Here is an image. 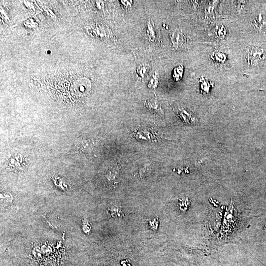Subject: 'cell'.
I'll list each match as a JSON object with an SVG mask.
<instances>
[{
	"label": "cell",
	"mask_w": 266,
	"mask_h": 266,
	"mask_svg": "<svg viewBox=\"0 0 266 266\" xmlns=\"http://www.w3.org/2000/svg\"><path fill=\"white\" fill-rule=\"evenodd\" d=\"M262 49L255 46L250 47L247 53V60L250 65H257L261 60L263 54Z\"/></svg>",
	"instance_id": "cell-1"
},
{
	"label": "cell",
	"mask_w": 266,
	"mask_h": 266,
	"mask_svg": "<svg viewBox=\"0 0 266 266\" xmlns=\"http://www.w3.org/2000/svg\"><path fill=\"white\" fill-rule=\"evenodd\" d=\"M170 38L173 46L176 48L180 47L185 42V36L179 30L172 32L170 33Z\"/></svg>",
	"instance_id": "cell-2"
},
{
	"label": "cell",
	"mask_w": 266,
	"mask_h": 266,
	"mask_svg": "<svg viewBox=\"0 0 266 266\" xmlns=\"http://www.w3.org/2000/svg\"><path fill=\"white\" fill-rule=\"evenodd\" d=\"M146 33L150 40L151 41H155L156 40V31L152 20H150L148 23Z\"/></svg>",
	"instance_id": "cell-3"
},
{
	"label": "cell",
	"mask_w": 266,
	"mask_h": 266,
	"mask_svg": "<svg viewBox=\"0 0 266 266\" xmlns=\"http://www.w3.org/2000/svg\"><path fill=\"white\" fill-rule=\"evenodd\" d=\"M211 58L217 63H222L225 61L226 56L223 53L217 52L212 55Z\"/></svg>",
	"instance_id": "cell-4"
},
{
	"label": "cell",
	"mask_w": 266,
	"mask_h": 266,
	"mask_svg": "<svg viewBox=\"0 0 266 266\" xmlns=\"http://www.w3.org/2000/svg\"><path fill=\"white\" fill-rule=\"evenodd\" d=\"M183 72V66L180 65L174 69L172 73L173 77L176 81H179L182 78Z\"/></svg>",
	"instance_id": "cell-5"
},
{
	"label": "cell",
	"mask_w": 266,
	"mask_h": 266,
	"mask_svg": "<svg viewBox=\"0 0 266 266\" xmlns=\"http://www.w3.org/2000/svg\"><path fill=\"white\" fill-rule=\"evenodd\" d=\"M113 209L110 211V213L113 217L115 218H121L123 216V214L120 208L117 207H113Z\"/></svg>",
	"instance_id": "cell-6"
},
{
	"label": "cell",
	"mask_w": 266,
	"mask_h": 266,
	"mask_svg": "<svg viewBox=\"0 0 266 266\" xmlns=\"http://www.w3.org/2000/svg\"><path fill=\"white\" fill-rule=\"evenodd\" d=\"M148 67L144 65H140L136 69L137 74L139 76L143 78L147 73Z\"/></svg>",
	"instance_id": "cell-7"
},
{
	"label": "cell",
	"mask_w": 266,
	"mask_h": 266,
	"mask_svg": "<svg viewBox=\"0 0 266 266\" xmlns=\"http://www.w3.org/2000/svg\"><path fill=\"white\" fill-rule=\"evenodd\" d=\"M133 2L132 0H120V4L124 9H128L131 8Z\"/></svg>",
	"instance_id": "cell-8"
},
{
	"label": "cell",
	"mask_w": 266,
	"mask_h": 266,
	"mask_svg": "<svg viewBox=\"0 0 266 266\" xmlns=\"http://www.w3.org/2000/svg\"><path fill=\"white\" fill-rule=\"evenodd\" d=\"M147 104L149 105L150 108H152L154 110H157L159 107V103L155 100H149L147 102Z\"/></svg>",
	"instance_id": "cell-9"
},
{
	"label": "cell",
	"mask_w": 266,
	"mask_h": 266,
	"mask_svg": "<svg viewBox=\"0 0 266 266\" xmlns=\"http://www.w3.org/2000/svg\"><path fill=\"white\" fill-rule=\"evenodd\" d=\"M157 82L158 79L157 76L156 75H154L149 82V87H156L157 86Z\"/></svg>",
	"instance_id": "cell-10"
},
{
	"label": "cell",
	"mask_w": 266,
	"mask_h": 266,
	"mask_svg": "<svg viewBox=\"0 0 266 266\" xmlns=\"http://www.w3.org/2000/svg\"><path fill=\"white\" fill-rule=\"evenodd\" d=\"M217 34L219 37H224L226 34L225 28L223 26L220 28L217 31Z\"/></svg>",
	"instance_id": "cell-11"
}]
</instances>
